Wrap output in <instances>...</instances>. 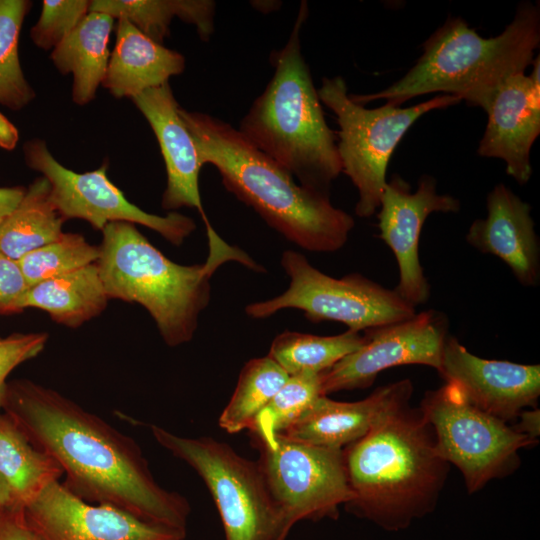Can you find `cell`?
Segmentation results:
<instances>
[{
  "label": "cell",
  "instance_id": "3957f363",
  "mask_svg": "<svg viewBox=\"0 0 540 540\" xmlns=\"http://www.w3.org/2000/svg\"><path fill=\"white\" fill-rule=\"evenodd\" d=\"M410 399L343 448L354 495L346 509L388 531L405 529L431 513L449 470L436 451L430 424L420 408L410 407Z\"/></svg>",
  "mask_w": 540,
  "mask_h": 540
},
{
  "label": "cell",
  "instance_id": "8fae6325",
  "mask_svg": "<svg viewBox=\"0 0 540 540\" xmlns=\"http://www.w3.org/2000/svg\"><path fill=\"white\" fill-rule=\"evenodd\" d=\"M257 463L277 503L285 528L301 520L336 518L353 498L343 449L314 446L276 435L272 444L251 437Z\"/></svg>",
  "mask_w": 540,
  "mask_h": 540
},
{
  "label": "cell",
  "instance_id": "74e56055",
  "mask_svg": "<svg viewBox=\"0 0 540 540\" xmlns=\"http://www.w3.org/2000/svg\"><path fill=\"white\" fill-rule=\"evenodd\" d=\"M19 141V132L15 125L0 112V148L12 151Z\"/></svg>",
  "mask_w": 540,
  "mask_h": 540
},
{
  "label": "cell",
  "instance_id": "9c48e42d",
  "mask_svg": "<svg viewBox=\"0 0 540 540\" xmlns=\"http://www.w3.org/2000/svg\"><path fill=\"white\" fill-rule=\"evenodd\" d=\"M281 265L289 287L272 299L254 302L245 312L252 318L270 317L282 309H298L312 322L337 321L361 332L402 321L416 314L415 307L395 291L353 273L341 278L326 275L296 251L286 250Z\"/></svg>",
  "mask_w": 540,
  "mask_h": 540
},
{
  "label": "cell",
  "instance_id": "4fadbf2b",
  "mask_svg": "<svg viewBox=\"0 0 540 540\" xmlns=\"http://www.w3.org/2000/svg\"><path fill=\"white\" fill-rule=\"evenodd\" d=\"M447 316L435 309L364 331L363 344L321 373L323 396L371 386L378 374L402 365H426L439 371L448 337Z\"/></svg>",
  "mask_w": 540,
  "mask_h": 540
},
{
  "label": "cell",
  "instance_id": "e575fe53",
  "mask_svg": "<svg viewBox=\"0 0 540 540\" xmlns=\"http://www.w3.org/2000/svg\"><path fill=\"white\" fill-rule=\"evenodd\" d=\"M0 540H43L29 524L22 505L0 510Z\"/></svg>",
  "mask_w": 540,
  "mask_h": 540
},
{
  "label": "cell",
  "instance_id": "277c9868",
  "mask_svg": "<svg viewBox=\"0 0 540 540\" xmlns=\"http://www.w3.org/2000/svg\"><path fill=\"white\" fill-rule=\"evenodd\" d=\"M96 262L109 299L138 303L153 318L171 347L191 341L210 300V280L224 263L238 262L262 271L248 254L207 232L209 253L203 264L181 265L168 259L135 224L112 222L102 230Z\"/></svg>",
  "mask_w": 540,
  "mask_h": 540
},
{
  "label": "cell",
  "instance_id": "f546056e",
  "mask_svg": "<svg viewBox=\"0 0 540 540\" xmlns=\"http://www.w3.org/2000/svg\"><path fill=\"white\" fill-rule=\"evenodd\" d=\"M323 396L321 373L289 375L287 381L257 415L250 437L272 444L275 436L289 427L311 404Z\"/></svg>",
  "mask_w": 540,
  "mask_h": 540
},
{
  "label": "cell",
  "instance_id": "ba28073f",
  "mask_svg": "<svg viewBox=\"0 0 540 540\" xmlns=\"http://www.w3.org/2000/svg\"><path fill=\"white\" fill-rule=\"evenodd\" d=\"M158 444L202 478L218 509L225 540H286L282 513L257 461L212 437L189 438L149 425Z\"/></svg>",
  "mask_w": 540,
  "mask_h": 540
},
{
  "label": "cell",
  "instance_id": "4316f807",
  "mask_svg": "<svg viewBox=\"0 0 540 540\" xmlns=\"http://www.w3.org/2000/svg\"><path fill=\"white\" fill-rule=\"evenodd\" d=\"M364 342L360 332L347 330L333 336L284 331L272 341L268 356L288 375L323 373Z\"/></svg>",
  "mask_w": 540,
  "mask_h": 540
},
{
  "label": "cell",
  "instance_id": "5bb4252c",
  "mask_svg": "<svg viewBox=\"0 0 540 540\" xmlns=\"http://www.w3.org/2000/svg\"><path fill=\"white\" fill-rule=\"evenodd\" d=\"M23 508L43 540H186V530L147 522L110 505L89 503L60 481L47 485Z\"/></svg>",
  "mask_w": 540,
  "mask_h": 540
},
{
  "label": "cell",
  "instance_id": "7a4b0ae2",
  "mask_svg": "<svg viewBox=\"0 0 540 540\" xmlns=\"http://www.w3.org/2000/svg\"><path fill=\"white\" fill-rule=\"evenodd\" d=\"M179 114L202 165L214 166L225 188L269 226L305 250L334 252L345 245L354 219L333 206L328 195L297 183L230 124L182 107Z\"/></svg>",
  "mask_w": 540,
  "mask_h": 540
},
{
  "label": "cell",
  "instance_id": "7402d4cb",
  "mask_svg": "<svg viewBox=\"0 0 540 540\" xmlns=\"http://www.w3.org/2000/svg\"><path fill=\"white\" fill-rule=\"evenodd\" d=\"M114 18L102 12H88L75 29L52 50L57 70L73 76L72 99L78 105L94 100L105 78L108 48Z\"/></svg>",
  "mask_w": 540,
  "mask_h": 540
},
{
  "label": "cell",
  "instance_id": "44dd1931",
  "mask_svg": "<svg viewBox=\"0 0 540 540\" xmlns=\"http://www.w3.org/2000/svg\"><path fill=\"white\" fill-rule=\"evenodd\" d=\"M116 20V42L102 82L114 97L132 98L184 71L181 53L150 39L127 19Z\"/></svg>",
  "mask_w": 540,
  "mask_h": 540
},
{
  "label": "cell",
  "instance_id": "83f0119b",
  "mask_svg": "<svg viewBox=\"0 0 540 540\" xmlns=\"http://www.w3.org/2000/svg\"><path fill=\"white\" fill-rule=\"evenodd\" d=\"M288 377V373L268 355L249 360L242 368L234 393L219 417V426L230 434L249 430L257 415Z\"/></svg>",
  "mask_w": 540,
  "mask_h": 540
},
{
  "label": "cell",
  "instance_id": "ac0fdd59",
  "mask_svg": "<svg viewBox=\"0 0 540 540\" xmlns=\"http://www.w3.org/2000/svg\"><path fill=\"white\" fill-rule=\"evenodd\" d=\"M151 126L164 159L167 184L162 207L174 210L195 208L210 227L202 206L199 173L203 166L194 140L179 114L169 83L148 89L131 98Z\"/></svg>",
  "mask_w": 540,
  "mask_h": 540
},
{
  "label": "cell",
  "instance_id": "d6986e66",
  "mask_svg": "<svg viewBox=\"0 0 540 540\" xmlns=\"http://www.w3.org/2000/svg\"><path fill=\"white\" fill-rule=\"evenodd\" d=\"M486 208L487 216L469 227L467 242L502 260L521 285L537 286L540 246L530 205L499 183L488 193Z\"/></svg>",
  "mask_w": 540,
  "mask_h": 540
},
{
  "label": "cell",
  "instance_id": "ffe728a7",
  "mask_svg": "<svg viewBox=\"0 0 540 540\" xmlns=\"http://www.w3.org/2000/svg\"><path fill=\"white\" fill-rule=\"evenodd\" d=\"M412 392L411 381L404 379L379 387L356 402H339L319 396L277 435L314 446L343 449L367 434L390 408L410 399Z\"/></svg>",
  "mask_w": 540,
  "mask_h": 540
},
{
  "label": "cell",
  "instance_id": "6da1fadb",
  "mask_svg": "<svg viewBox=\"0 0 540 540\" xmlns=\"http://www.w3.org/2000/svg\"><path fill=\"white\" fill-rule=\"evenodd\" d=\"M2 409L59 465L62 484L79 498L186 530L188 500L156 481L133 438L60 392L28 379L7 382Z\"/></svg>",
  "mask_w": 540,
  "mask_h": 540
},
{
  "label": "cell",
  "instance_id": "52a82bcc",
  "mask_svg": "<svg viewBox=\"0 0 540 540\" xmlns=\"http://www.w3.org/2000/svg\"><path fill=\"white\" fill-rule=\"evenodd\" d=\"M321 103L336 116L337 149L342 172L358 191L355 213L372 216L380 206L389 160L404 134L422 115L446 108L461 100L438 95L410 107L384 104L369 109L355 102L341 76L323 78L317 89Z\"/></svg>",
  "mask_w": 540,
  "mask_h": 540
},
{
  "label": "cell",
  "instance_id": "d4e9b609",
  "mask_svg": "<svg viewBox=\"0 0 540 540\" xmlns=\"http://www.w3.org/2000/svg\"><path fill=\"white\" fill-rule=\"evenodd\" d=\"M51 186L37 177L15 209L0 223V251L14 260L57 239L65 220L52 204Z\"/></svg>",
  "mask_w": 540,
  "mask_h": 540
},
{
  "label": "cell",
  "instance_id": "9a60e30c",
  "mask_svg": "<svg viewBox=\"0 0 540 540\" xmlns=\"http://www.w3.org/2000/svg\"><path fill=\"white\" fill-rule=\"evenodd\" d=\"M437 181L422 175L418 188L399 176L387 181L380 199L378 213L379 237L394 253L399 270V282L394 291L416 307L425 303L430 286L419 259V238L427 217L434 212L456 213L460 201L448 194H438Z\"/></svg>",
  "mask_w": 540,
  "mask_h": 540
},
{
  "label": "cell",
  "instance_id": "f1b7e54d",
  "mask_svg": "<svg viewBox=\"0 0 540 540\" xmlns=\"http://www.w3.org/2000/svg\"><path fill=\"white\" fill-rule=\"evenodd\" d=\"M31 5L28 0H0V105L14 111L36 96L19 57L20 32Z\"/></svg>",
  "mask_w": 540,
  "mask_h": 540
},
{
  "label": "cell",
  "instance_id": "7c38bea8",
  "mask_svg": "<svg viewBox=\"0 0 540 540\" xmlns=\"http://www.w3.org/2000/svg\"><path fill=\"white\" fill-rule=\"evenodd\" d=\"M23 153L26 165L49 181L52 204L65 221L82 219L100 231L112 222L139 224L159 233L175 246L182 245L196 228L194 220L183 214L171 212L160 216L128 201L109 180L107 162L96 170L77 173L60 164L46 142L38 138L26 141Z\"/></svg>",
  "mask_w": 540,
  "mask_h": 540
},
{
  "label": "cell",
  "instance_id": "d590c367",
  "mask_svg": "<svg viewBox=\"0 0 540 540\" xmlns=\"http://www.w3.org/2000/svg\"><path fill=\"white\" fill-rule=\"evenodd\" d=\"M25 191L23 186L0 187V223L15 209Z\"/></svg>",
  "mask_w": 540,
  "mask_h": 540
},
{
  "label": "cell",
  "instance_id": "484cf974",
  "mask_svg": "<svg viewBox=\"0 0 540 540\" xmlns=\"http://www.w3.org/2000/svg\"><path fill=\"white\" fill-rule=\"evenodd\" d=\"M0 475L16 502L25 505L63 472L48 455L37 449L5 413H0Z\"/></svg>",
  "mask_w": 540,
  "mask_h": 540
},
{
  "label": "cell",
  "instance_id": "8992f818",
  "mask_svg": "<svg viewBox=\"0 0 540 540\" xmlns=\"http://www.w3.org/2000/svg\"><path fill=\"white\" fill-rule=\"evenodd\" d=\"M307 16V3L302 2L288 41L271 54L273 76L238 130L300 185L329 196L330 186L342 169L336 133L325 120L301 52L300 31Z\"/></svg>",
  "mask_w": 540,
  "mask_h": 540
},
{
  "label": "cell",
  "instance_id": "30bf717a",
  "mask_svg": "<svg viewBox=\"0 0 540 540\" xmlns=\"http://www.w3.org/2000/svg\"><path fill=\"white\" fill-rule=\"evenodd\" d=\"M419 408L433 430L438 455L460 470L469 493L512 473L520 464L519 451L536 444L470 404L448 382L427 391Z\"/></svg>",
  "mask_w": 540,
  "mask_h": 540
},
{
  "label": "cell",
  "instance_id": "ab89813d",
  "mask_svg": "<svg viewBox=\"0 0 540 540\" xmlns=\"http://www.w3.org/2000/svg\"><path fill=\"white\" fill-rule=\"evenodd\" d=\"M1 338V337H0Z\"/></svg>",
  "mask_w": 540,
  "mask_h": 540
},
{
  "label": "cell",
  "instance_id": "d6a6232c",
  "mask_svg": "<svg viewBox=\"0 0 540 540\" xmlns=\"http://www.w3.org/2000/svg\"><path fill=\"white\" fill-rule=\"evenodd\" d=\"M47 332L12 333L0 338V409L8 375L23 362L35 358L45 348Z\"/></svg>",
  "mask_w": 540,
  "mask_h": 540
},
{
  "label": "cell",
  "instance_id": "e0dca14e",
  "mask_svg": "<svg viewBox=\"0 0 540 540\" xmlns=\"http://www.w3.org/2000/svg\"><path fill=\"white\" fill-rule=\"evenodd\" d=\"M531 64L530 75H513L494 95L478 146L480 156L505 161L507 174L521 185L532 175L530 151L540 134L539 55Z\"/></svg>",
  "mask_w": 540,
  "mask_h": 540
},
{
  "label": "cell",
  "instance_id": "2e32d148",
  "mask_svg": "<svg viewBox=\"0 0 540 540\" xmlns=\"http://www.w3.org/2000/svg\"><path fill=\"white\" fill-rule=\"evenodd\" d=\"M438 373L470 404L504 422L535 406L540 395L539 365L480 358L449 335Z\"/></svg>",
  "mask_w": 540,
  "mask_h": 540
},
{
  "label": "cell",
  "instance_id": "836d02e7",
  "mask_svg": "<svg viewBox=\"0 0 540 540\" xmlns=\"http://www.w3.org/2000/svg\"><path fill=\"white\" fill-rule=\"evenodd\" d=\"M28 288L17 260L0 251V314L20 312L19 303Z\"/></svg>",
  "mask_w": 540,
  "mask_h": 540
},
{
  "label": "cell",
  "instance_id": "1f68e13d",
  "mask_svg": "<svg viewBox=\"0 0 540 540\" xmlns=\"http://www.w3.org/2000/svg\"><path fill=\"white\" fill-rule=\"evenodd\" d=\"M89 6L88 0H44L40 17L30 30L33 43L53 50L88 14Z\"/></svg>",
  "mask_w": 540,
  "mask_h": 540
},
{
  "label": "cell",
  "instance_id": "cb8c5ba5",
  "mask_svg": "<svg viewBox=\"0 0 540 540\" xmlns=\"http://www.w3.org/2000/svg\"><path fill=\"white\" fill-rule=\"evenodd\" d=\"M215 7L210 0H93L89 12H102L115 20L125 18L162 44L174 17L193 24L199 37L207 41L214 31Z\"/></svg>",
  "mask_w": 540,
  "mask_h": 540
},
{
  "label": "cell",
  "instance_id": "4dcf8cb0",
  "mask_svg": "<svg viewBox=\"0 0 540 540\" xmlns=\"http://www.w3.org/2000/svg\"><path fill=\"white\" fill-rule=\"evenodd\" d=\"M99 246L77 233H62L54 241L34 249L17 260L31 287L44 280L65 275L97 262Z\"/></svg>",
  "mask_w": 540,
  "mask_h": 540
},
{
  "label": "cell",
  "instance_id": "5b68a950",
  "mask_svg": "<svg viewBox=\"0 0 540 540\" xmlns=\"http://www.w3.org/2000/svg\"><path fill=\"white\" fill-rule=\"evenodd\" d=\"M540 44V5L518 4L513 20L496 37L484 38L460 17H449L423 44L411 69L382 91L350 95L364 105L384 99L401 106L441 92L484 111L502 84L531 65Z\"/></svg>",
  "mask_w": 540,
  "mask_h": 540
},
{
  "label": "cell",
  "instance_id": "603a6c76",
  "mask_svg": "<svg viewBox=\"0 0 540 540\" xmlns=\"http://www.w3.org/2000/svg\"><path fill=\"white\" fill-rule=\"evenodd\" d=\"M109 300L95 262L29 287L19 310L37 308L58 324L77 328L101 314Z\"/></svg>",
  "mask_w": 540,
  "mask_h": 540
},
{
  "label": "cell",
  "instance_id": "f35d334b",
  "mask_svg": "<svg viewBox=\"0 0 540 540\" xmlns=\"http://www.w3.org/2000/svg\"><path fill=\"white\" fill-rule=\"evenodd\" d=\"M15 504L18 503L16 502L9 485L0 475V510Z\"/></svg>",
  "mask_w": 540,
  "mask_h": 540
},
{
  "label": "cell",
  "instance_id": "8d00e7d4",
  "mask_svg": "<svg viewBox=\"0 0 540 540\" xmlns=\"http://www.w3.org/2000/svg\"><path fill=\"white\" fill-rule=\"evenodd\" d=\"M519 422L514 427L516 431L536 441L540 434V412L539 409L522 411L519 415Z\"/></svg>",
  "mask_w": 540,
  "mask_h": 540
}]
</instances>
